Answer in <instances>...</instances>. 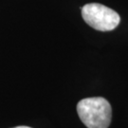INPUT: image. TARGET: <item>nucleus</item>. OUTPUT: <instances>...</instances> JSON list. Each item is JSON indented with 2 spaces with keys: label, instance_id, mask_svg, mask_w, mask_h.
<instances>
[{
  "label": "nucleus",
  "instance_id": "obj_1",
  "mask_svg": "<svg viewBox=\"0 0 128 128\" xmlns=\"http://www.w3.org/2000/svg\"><path fill=\"white\" fill-rule=\"evenodd\" d=\"M77 113L87 128H108L112 119V109L102 97L86 98L78 102Z\"/></svg>",
  "mask_w": 128,
  "mask_h": 128
},
{
  "label": "nucleus",
  "instance_id": "obj_2",
  "mask_svg": "<svg viewBox=\"0 0 128 128\" xmlns=\"http://www.w3.org/2000/svg\"><path fill=\"white\" fill-rule=\"evenodd\" d=\"M84 22L100 32H110L119 26L120 15L115 10L99 3H89L82 7Z\"/></svg>",
  "mask_w": 128,
  "mask_h": 128
},
{
  "label": "nucleus",
  "instance_id": "obj_3",
  "mask_svg": "<svg viewBox=\"0 0 128 128\" xmlns=\"http://www.w3.org/2000/svg\"><path fill=\"white\" fill-rule=\"evenodd\" d=\"M14 128H32V127H28V126H17V127H14Z\"/></svg>",
  "mask_w": 128,
  "mask_h": 128
}]
</instances>
